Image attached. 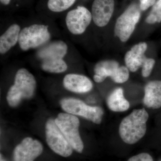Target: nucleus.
I'll return each instance as SVG.
<instances>
[{
	"label": "nucleus",
	"instance_id": "2eb2a0df",
	"mask_svg": "<svg viewBox=\"0 0 161 161\" xmlns=\"http://www.w3.org/2000/svg\"><path fill=\"white\" fill-rule=\"evenodd\" d=\"M143 103L150 108L156 109L161 107V80L149 81L144 88Z\"/></svg>",
	"mask_w": 161,
	"mask_h": 161
},
{
	"label": "nucleus",
	"instance_id": "412c9836",
	"mask_svg": "<svg viewBox=\"0 0 161 161\" xmlns=\"http://www.w3.org/2000/svg\"><path fill=\"white\" fill-rule=\"evenodd\" d=\"M155 64V60L154 59L151 58H146L142 66V74L143 77L147 78L150 76Z\"/></svg>",
	"mask_w": 161,
	"mask_h": 161
},
{
	"label": "nucleus",
	"instance_id": "ddd939ff",
	"mask_svg": "<svg viewBox=\"0 0 161 161\" xmlns=\"http://www.w3.org/2000/svg\"><path fill=\"white\" fill-rule=\"evenodd\" d=\"M64 86L68 91L75 93H87L93 88V83L84 75L76 74H68L63 80Z\"/></svg>",
	"mask_w": 161,
	"mask_h": 161
},
{
	"label": "nucleus",
	"instance_id": "9d476101",
	"mask_svg": "<svg viewBox=\"0 0 161 161\" xmlns=\"http://www.w3.org/2000/svg\"><path fill=\"white\" fill-rule=\"evenodd\" d=\"M43 151V146L39 141L26 137L15 148L13 161H34Z\"/></svg>",
	"mask_w": 161,
	"mask_h": 161
},
{
	"label": "nucleus",
	"instance_id": "0eeeda50",
	"mask_svg": "<svg viewBox=\"0 0 161 161\" xmlns=\"http://www.w3.org/2000/svg\"><path fill=\"white\" fill-rule=\"evenodd\" d=\"M60 104L69 114L79 115L96 124H100L102 120L103 111L100 107L90 106L80 99L72 98H63Z\"/></svg>",
	"mask_w": 161,
	"mask_h": 161
},
{
	"label": "nucleus",
	"instance_id": "6e6552de",
	"mask_svg": "<svg viewBox=\"0 0 161 161\" xmlns=\"http://www.w3.org/2000/svg\"><path fill=\"white\" fill-rule=\"evenodd\" d=\"M45 135L47 145L55 153L64 157L71 155L73 148L53 119H49L46 122Z\"/></svg>",
	"mask_w": 161,
	"mask_h": 161
},
{
	"label": "nucleus",
	"instance_id": "4468645a",
	"mask_svg": "<svg viewBox=\"0 0 161 161\" xmlns=\"http://www.w3.org/2000/svg\"><path fill=\"white\" fill-rule=\"evenodd\" d=\"M147 49L146 42H140L134 45L127 52L125 57L126 66L129 70L135 72L142 67L144 60L147 57L145 53Z\"/></svg>",
	"mask_w": 161,
	"mask_h": 161
},
{
	"label": "nucleus",
	"instance_id": "b1692460",
	"mask_svg": "<svg viewBox=\"0 0 161 161\" xmlns=\"http://www.w3.org/2000/svg\"><path fill=\"white\" fill-rule=\"evenodd\" d=\"M1 3L3 5H5V6H7L9 5L11 2V0H0Z\"/></svg>",
	"mask_w": 161,
	"mask_h": 161
},
{
	"label": "nucleus",
	"instance_id": "5701e85b",
	"mask_svg": "<svg viewBox=\"0 0 161 161\" xmlns=\"http://www.w3.org/2000/svg\"><path fill=\"white\" fill-rule=\"evenodd\" d=\"M156 3V0H140V8L141 10L145 11L150 6H153Z\"/></svg>",
	"mask_w": 161,
	"mask_h": 161
},
{
	"label": "nucleus",
	"instance_id": "f8f14e48",
	"mask_svg": "<svg viewBox=\"0 0 161 161\" xmlns=\"http://www.w3.org/2000/svg\"><path fill=\"white\" fill-rule=\"evenodd\" d=\"M68 51V46L64 41L57 40L44 45L37 53L40 61L64 59Z\"/></svg>",
	"mask_w": 161,
	"mask_h": 161
},
{
	"label": "nucleus",
	"instance_id": "423d86ee",
	"mask_svg": "<svg viewBox=\"0 0 161 161\" xmlns=\"http://www.w3.org/2000/svg\"><path fill=\"white\" fill-rule=\"evenodd\" d=\"M95 75L93 79L95 82H103L108 77H110L114 82L123 83L126 82L130 77V70L126 66H119L115 60H102L95 64Z\"/></svg>",
	"mask_w": 161,
	"mask_h": 161
},
{
	"label": "nucleus",
	"instance_id": "6ab92c4d",
	"mask_svg": "<svg viewBox=\"0 0 161 161\" xmlns=\"http://www.w3.org/2000/svg\"><path fill=\"white\" fill-rule=\"evenodd\" d=\"M76 0H48L47 8L54 13H60L69 9Z\"/></svg>",
	"mask_w": 161,
	"mask_h": 161
},
{
	"label": "nucleus",
	"instance_id": "7ed1b4c3",
	"mask_svg": "<svg viewBox=\"0 0 161 161\" xmlns=\"http://www.w3.org/2000/svg\"><path fill=\"white\" fill-rule=\"evenodd\" d=\"M51 38L49 27L43 24H33L21 29L19 38L20 48L23 51L41 47Z\"/></svg>",
	"mask_w": 161,
	"mask_h": 161
},
{
	"label": "nucleus",
	"instance_id": "f257e3e1",
	"mask_svg": "<svg viewBox=\"0 0 161 161\" xmlns=\"http://www.w3.org/2000/svg\"><path fill=\"white\" fill-rule=\"evenodd\" d=\"M149 114L145 108L133 110L124 118L119 127L121 138L126 143H136L145 136Z\"/></svg>",
	"mask_w": 161,
	"mask_h": 161
},
{
	"label": "nucleus",
	"instance_id": "4be33fe9",
	"mask_svg": "<svg viewBox=\"0 0 161 161\" xmlns=\"http://www.w3.org/2000/svg\"><path fill=\"white\" fill-rule=\"evenodd\" d=\"M128 161H153V159L148 153H141L130 158Z\"/></svg>",
	"mask_w": 161,
	"mask_h": 161
},
{
	"label": "nucleus",
	"instance_id": "a211bd4d",
	"mask_svg": "<svg viewBox=\"0 0 161 161\" xmlns=\"http://www.w3.org/2000/svg\"><path fill=\"white\" fill-rule=\"evenodd\" d=\"M41 68L44 71L53 74H60L66 71L68 65L64 59L43 60Z\"/></svg>",
	"mask_w": 161,
	"mask_h": 161
},
{
	"label": "nucleus",
	"instance_id": "f3484780",
	"mask_svg": "<svg viewBox=\"0 0 161 161\" xmlns=\"http://www.w3.org/2000/svg\"><path fill=\"white\" fill-rule=\"evenodd\" d=\"M107 104L111 111L115 112H123L129 109L130 103L125 98L124 90L122 88L115 89L108 96Z\"/></svg>",
	"mask_w": 161,
	"mask_h": 161
},
{
	"label": "nucleus",
	"instance_id": "1a4fd4ad",
	"mask_svg": "<svg viewBox=\"0 0 161 161\" xmlns=\"http://www.w3.org/2000/svg\"><path fill=\"white\" fill-rule=\"evenodd\" d=\"M92 20V13L84 6H79L68 12L65 22L70 33L80 35L86 31Z\"/></svg>",
	"mask_w": 161,
	"mask_h": 161
},
{
	"label": "nucleus",
	"instance_id": "393cba45",
	"mask_svg": "<svg viewBox=\"0 0 161 161\" xmlns=\"http://www.w3.org/2000/svg\"><path fill=\"white\" fill-rule=\"evenodd\" d=\"M0 161H7L5 159V158H3V155L2 154H1V158H0Z\"/></svg>",
	"mask_w": 161,
	"mask_h": 161
},
{
	"label": "nucleus",
	"instance_id": "9b49d317",
	"mask_svg": "<svg viewBox=\"0 0 161 161\" xmlns=\"http://www.w3.org/2000/svg\"><path fill=\"white\" fill-rule=\"evenodd\" d=\"M114 0H94L92 4V20L98 27L106 26L114 12Z\"/></svg>",
	"mask_w": 161,
	"mask_h": 161
},
{
	"label": "nucleus",
	"instance_id": "dca6fc26",
	"mask_svg": "<svg viewBox=\"0 0 161 161\" xmlns=\"http://www.w3.org/2000/svg\"><path fill=\"white\" fill-rule=\"evenodd\" d=\"M21 26L17 23L10 25L0 37V53H8L19 43Z\"/></svg>",
	"mask_w": 161,
	"mask_h": 161
},
{
	"label": "nucleus",
	"instance_id": "f03ea898",
	"mask_svg": "<svg viewBox=\"0 0 161 161\" xmlns=\"http://www.w3.org/2000/svg\"><path fill=\"white\" fill-rule=\"evenodd\" d=\"M36 81L34 75L25 68L18 70L14 83L9 88L6 99L9 106L17 107L23 99H30L34 95Z\"/></svg>",
	"mask_w": 161,
	"mask_h": 161
},
{
	"label": "nucleus",
	"instance_id": "39448f33",
	"mask_svg": "<svg viewBox=\"0 0 161 161\" xmlns=\"http://www.w3.org/2000/svg\"><path fill=\"white\" fill-rule=\"evenodd\" d=\"M141 11L140 5L133 3L116 20L114 35L121 42H126L133 33L140 19Z\"/></svg>",
	"mask_w": 161,
	"mask_h": 161
},
{
	"label": "nucleus",
	"instance_id": "20e7f679",
	"mask_svg": "<svg viewBox=\"0 0 161 161\" xmlns=\"http://www.w3.org/2000/svg\"><path fill=\"white\" fill-rule=\"evenodd\" d=\"M55 123L75 151L81 153L84 145L79 132L80 121L78 117L69 113H60Z\"/></svg>",
	"mask_w": 161,
	"mask_h": 161
},
{
	"label": "nucleus",
	"instance_id": "aec40b11",
	"mask_svg": "<svg viewBox=\"0 0 161 161\" xmlns=\"http://www.w3.org/2000/svg\"><path fill=\"white\" fill-rule=\"evenodd\" d=\"M146 23L153 24L161 22V0H158L153 6L150 14L146 19Z\"/></svg>",
	"mask_w": 161,
	"mask_h": 161
}]
</instances>
